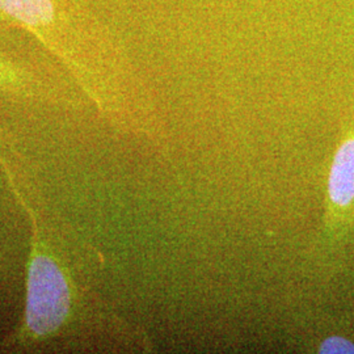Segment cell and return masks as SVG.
<instances>
[{
    "mask_svg": "<svg viewBox=\"0 0 354 354\" xmlns=\"http://www.w3.org/2000/svg\"><path fill=\"white\" fill-rule=\"evenodd\" d=\"M329 197L339 206H346L354 198V140L342 145L330 168Z\"/></svg>",
    "mask_w": 354,
    "mask_h": 354,
    "instance_id": "obj_3",
    "label": "cell"
},
{
    "mask_svg": "<svg viewBox=\"0 0 354 354\" xmlns=\"http://www.w3.org/2000/svg\"><path fill=\"white\" fill-rule=\"evenodd\" d=\"M320 353L354 354V344L344 337H329L320 345Z\"/></svg>",
    "mask_w": 354,
    "mask_h": 354,
    "instance_id": "obj_4",
    "label": "cell"
},
{
    "mask_svg": "<svg viewBox=\"0 0 354 354\" xmlns=\"http://www.w3.org/2000/svg\"><path fill=\"white\" fill-rule=\"evenodd\" d=\"M0 13L32 32L44 42L57 26V10L53 0H0Z\"/></svg>",
    "mask_w": 354,
    "mask_h": 354,
    "instance_id": "obj_2",
    "label": "cell"
},
{
    "mask_svg": "<svg viewBox=\"0 0 354 354\" xmlns=\"http://www.w3.org/2000/svg\"><path fill=\"white\" fill-rule=\"evenodd\" d=\"M71 310V290L62 269L50 256L33 250L28 269L26 327L35 337H45L66 323Z\"/></svg>",
    "mask_w": 354,
    "mask_h": 354,
    "instance_id": "obj_1",
    "label": "cell"
},
{
    "mask_svg": "<svg viewBox=\"0 0 354 354\" xmlns=\"http://www.w3.org/2000/svg\"><path fill=\"white\" fill-rule=\"evenodd\" d=\"M6 73H7V70H6V67H4L3 62L0 61V82L6 80Z\"/></svg>",
    "mask_w": 354,
    "mask_h": 354,
    "instance_id": "obj_5",
    "label": "cell"
}]
</instances>
